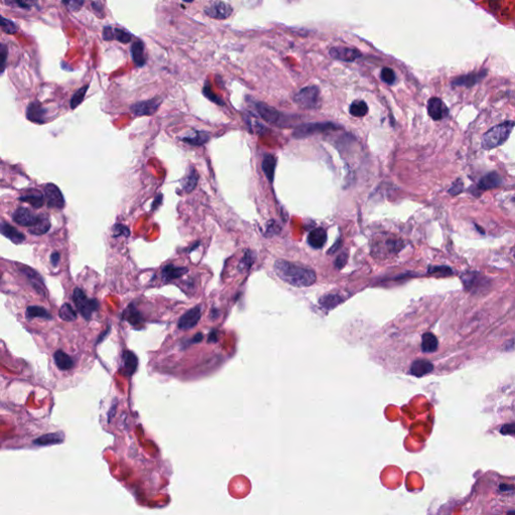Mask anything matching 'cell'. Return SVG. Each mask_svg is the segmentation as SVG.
<instances>
[{"label": "cell", "instance_id": "6da1fadb", "mask_svg": "<svg viewBox=\"0 0 515 515\" xmlns=\"http://www.w3.org/2000/svg\"><path fill=\"white\" fill-rule=\"evenodd\" d=\"M274 271L282 281L295 287H309L316 282V274L312 269L289 261L277 260Z\"/></svg>", "mask_w": 515, "mask_h": 515}, {"label": "cell", "instance_id": "7a4b0ae2", "mask_svg": "<svg viewBox=\"0 0 515 515\" xmlns=\"http://www.w3.org/2000/svg\"><path fill=\"white\" fill-rule=\"evenodd\" d=\"M515 122L513 121H505L503 123L495 125L489 129L482 137V148L485 150L494 149L504 144L509 138Z\"/></svg>", "mask_w": 515, "mask_h": 515}, {"label": "cell", "instance_id": "3957f363", "mask_svg": "<svg viewBox=\"0 0 515 515\" xmlns=\"http://www.w3.org/2000/svg\"><path fill=\"white\" fill-rule=\"evenodd\" d=\"M73 301L80 314L87 321L91 320L93 313L96 312L100 306L98 300L93 298H88L85 292L80 288H76L74 290Z\"/></svg>", "mask_w": 515, "mask_h": 515}, {"label": "cell", "instance_id": "277c9868", "mask_svg": "<svg viewBox=\"0 0 515 515\" xmlns=\"http://www.w3.org/2000/svg\"><path fill=\"white\" fill-rule=\"evenodd\" d=\"M294 102L303 109H317L320 106V91L316 86L301 89L294 96Z\"/></svg>", "mask_w": 515, "mask_h": 515}, {"label": "cell", "instance_id": "5b68a950", "mask_svg": "<svg viewBox=\"0 0 515 515\" xmlns=\"http://www.w3.org/2000/svg\"><path fill=\"white\" fill-rule=\"evenodd\" d=\"M340 129L339 126H337L334 123L330 122H323V123H311V124H304L299 126L297 129H295L293 136L295 138H305L308 136H312L317 133L322 132H328L332 130H337Z\"/></svg>", "mask_w": 515, "mask_h": 515}, {"label": "cell", "instance_id": "8992f818", "mask_svg": "<svg viewBox=\"0 0 515 515\" xmlns=\"http://www.w3.org/2000/svg\"><path fill=\"white\" fill-rule=\"evenodd\" d=\"M502 185V178L497 172H489L486 175L480 178L478 184L475 186V187H471L470 192H472L473 195L479 196L481 192L486 191L489 189H493L496 187H499Z\"/></svg>", "mask_w": 515, "mask_h": 515}, {"label": "cell", "instance_id": "52a82bcc", "mask_svg": "<svg viewBox=\"0 0 515 515\" xmlns=\"http://www.w3.org/2000/svg\"><path fill=\"white\" fill-rule=\"evenodd\" d=\"M256 109L259 115L270 124H274L276 126H281L286 124V117L276 110L265 103H257Z\"/></svg>", "mask_w": 515, "mask_h": 515}, {"label": "cell", "instance_id": "ba28073f", "mask_svg": "<svg viewBox=\"0 0 515 515\" xmlns=\"http://www.w3.org/2000/svg\"><path fill=\"white\" fill-rule=\"evenodd\" d=\"M16 265L18 266V270L27 278V280L30 282V284H32V286L38 292V294H40L44 298H46L47 289L45 286V282L39 273L36 270L29 268L25 265H21V264H16Z\"/></svg>", "mask_w": 515, "mask_h": 515}, {"label": "cell", "instance_id": "9c48e42d", "mask_svg": "<svg viewBox=\"0 0 515 515\" xmlns=\"http://www.w3.org/2000/svg\"><path fill=\"white\" fill-rule=\"evenodd\" d=\"M40 218H41V215H37L34 213V211H32L28 208H25V207H18L12 214V220L14 223H16L17 225H19L21 227H25V228H29V229H32L33 227H35L38 224V222L40 221Z\"/></svg>", "mask_w": 515, "mask_h": 515}, {"label": "cell", "instance_id": "30bf717a", "mask_svg": "<svg viewBox=\"0 0 515 515\" xmlns=\"http://www.w3.org/2000/svg\"><path fill=\"white\" fill-rule=\"evenodd\" d=\"M461 280L466 291L477 292L482 290L487 284V279L478 272H465L461 275Z\"/></svg>", "mask_w": 515, "mask_h": 515}, {"label": "cell", "instance_id": "8fae6325", "mask_svg": "<svg viewBox=\"0 0 515 515\" xmlns=\"http://www.w3.org/2000/svg\"><path fill=\"white\" fill-rule=\"evenodd\" d=\"M403 244L401 243V240L399 239H396V238H385V239H378L376 240L375 243L374 244V250L375 252V254H378L379 256H384V255H388V254H395V253H398L401 251V249L403 248Z\"/></svg>", "mask_w": 515, "mask_h": 515}, {"label": "cell", "instance_id": "7c38bea8", "mask_svg": "<svg viewBox=\"0 0 515 515\" xmlns=\"http://www.w3.org/2000/svg\"><path fill=\"white\" fill-rule=\"evenodd\" d=\"M45 196L47 206L50 208H63L65 206V197L60 189L53 184H47L45 187Z\"/></svg>", "mask_w": 515, "mask_h": 515}, {"label": "cell", "instance_id": "4fadbf2b", "mask_svg": "<svg viewBox=\"0 0 515 515\" xmlns=\"http://www.w3.org/2000/svg\"><path fill=\"white\" fill-rule=\"evenodd\" d=\"M161 102L160 98L137 102L130 107V110L136 116H151L157 111Z\"/></svg>", "mask_w": 515, "mask_h": 515}, {"label": "cell", "instance_id": "5bb4252c", "mask_svg": "<svg viewBox=\"0 0 515 515\" xmlns=\"http://www.w3.org/2000/svg\"><path fill=\"white\" fill-rule=\"evenodd\" d=\"M487 76V70H481L479 72H472L454 79L451 83L453 87H466L471 88L481 82Z\"/></svg>", "mask_w": 515, "mask_h": 515}, {"label": "cell", "instance_id": "9a60e30c", "mask_svg": "<svg viewBox=\"0 0 515 515\" xmlns=\"http://www.w3.org/2000/svg\"><path fill=\"white\" fill-rule=\"evenodd\" d=\"M201 317V306L197 305L187 311L180 317L177 327L180 330H189L195 327Z\"/></svg>", "mask_w": 515, "mask_h": 515}, {"label": "cell", "instance_id": "2e32d148", "mask_svg": "<svg viewBox=\"0 0 515 515\" xmlns=\"http://www.w3.org/2000/svg\"><path fill=\"white\" fill-rule=\"evenodd\" d=\"M427 110L429 116L434 121L443 120L449 115V109L446 106V104L440 98L436 97H433L428 101Z\"/></svg>", "mask_w": 515, "mask_h": 515}, {"label": "cell", "instance_id": "e0dca14e", "mask_svg": "<svg viewBox=\"0 0 515 515\" xmlns=\"http://www.w3.org/2000/svg\"><path fill=\"white\" fill-rule=\"evenodd\" d=\"M206 15L217 19H226L233 13V7L224 1H217L204 9Z\"/></svg>", "mask_w": 515, "mask_h": 515}, {"label": "cell", "instance_id": "ac0fdd59", "mask_svg": "<svg viewBox=\"0 0 515 515\" xmlns=\"http://www.w3.org/2000/svg\"><path fill=\"white\" fill-rule=\"evenodd\" d=\"M138 368V357L133 351H124L122 355V367L120 373L125 376H132Z\"/></svg>", "mask_w": 515, "mask_h": 515}, {"label": "cell", "instance_id": "d6986e66", "mask_svg": "<svg viewBox=\"0 0 515 515\" xmlns=\"http://www.w3.org/2000/svg\"><path fill=\"white\" fill-rule=\"evenodd\" d=\"M329 53L333 58L343 60V62H353V60L361 56V52L358 49L340 47H332L329 50Z\"/></svg>", "mask_w": 515, "mask_h": 515}, {"label": "cell", "instance_id": "ffe728a7", "mask_svg": "<svg viewBox=\"0 0 515 515\" xmlns=\"http://www.w3.org/2000/svg\"><path fill=\"white\" fill-rule=\"evenodd\" d=\"M47 110L42 106L38 101L32 102L26 109V118L37 124H44L46 122V114Z\"/></svg>", "mask_w": 515, "mask_h": 515}, {"label": "cell", "instance_id": "44dd1931", "mask_svg": "<svg viewBox=\"0 0 515 515\" xmlns=\"http://www.w3.org/2000/svg\"><path fill=\"white\" fill-rule=\"evenodd\" d=\"M433 370H434V366L431 361L421 358V359H416L411 363L410 369H409V374L414 376H417V377H421L428 374H431L433 372Z\"/></svg>", "mask_w": 515, "mask_h": 515}, {"label": "cell", "instance_id": "7402d4cb", "mask_svg": "<svg viewBox=\"0 0 515 515\" xmlns=\"http://www.w3.org/2000/svg\"><path fill=\"white\" fill-rule=\"evenodd\" d=\"M188 268L187 267H178L173 264H168L164 266L161 270V278L164 282H170L175 279L183 277L187 274Z\"/></svg>", "mask_w": 515, "mask_h": 515}, {"label": "cell", "instance_id": "603a6c76", "mask_svg": "<svg viewBox=\"0 0 515 515\" xmlns=\"http://www.w3.org/2000/svg\"><path fill=\"white\" fill-rule=\"evenodd\" d=\"M0 232H1V234L5 237H7L15 245H19L25 240V235L22 233H20L15 228H13L11 225H9L5 222H2L1 225H0Z\"/></svg>", "mask_w": 515, "mask_h": 515}, {"label": "cell", "instance_id": "cb8c5ba5", "mask_svg": "<svg viewBox=\"0 0 515 515\" xmlns=\"http://www.w3.org/2000/svg\"><path fill=\"white\" fill-rule=\"evenodd\" d=\"M53 360L59 371H70L74 368V359L62 349H57L53 353Z\"/></svg>", "mask_w": 515, "mask_h": 515}, {"label": "cell", "instance_id": "d4e9b609", "mask_svg": "<svg viewBox=\"0 0 515 515\" xmlns=\"http://www.w3.org/2000/svg\"><path fill=\"white\" fill-rule=\"evenodd\" d=\"M327 240V233L324 229L319 228L310 232L308 234V244L313 249H321Z\"/></svg>", "mask_w": 515, "mask_h": 515}, {"label": "cell", "instance_id": "484cf974", "mask_svg": "<svg viewBox=\"0 0 515 515\" xmlns=\"http://www.w3.org/2000/svg\"><path fill=\"white\" fill-rule=\"evenodd\" d=\"M438 338L432 332H425L421 335V350L423 353H433L438 349Z\"/></svg>", "mask_w": 515, "mask_h": 515}, {"label": "cell", "instance_id": "4316f807", "mask_svg": "<svg viewBox=\"0 0 515 515\" xmlns=\"http://www.w3.org/2000/svg\"><path fill=\"white\" fill-rule=\"evenodd\" d=\"M131 55L134 64L138 68H142L146 64L145 56V46L141 41L135 42L131 47Z\"/></svg>", "mask_w": 515, "mask_h": 515}, {"label": "cell", "instance_id": "83f0119b", "mask_svg": "<svg viewBox=\"0 0 515 515\" xmlns=\"http://www.w3.org/2000/svg\"><path fill=\"white\" fill-rule=\"evenodd\" d=\"M64 441L65 435L63 433H50L39 437L33 443L37 446H51L56 444H62Z\"/></svg>", "mask_w": 515, "mask_h": 515}, {"label": "cell", "instance_id": "f1b7e54d", "mask_svg": "<svg viewBox=\"0 0 515 515\" xmlns=\"http://www.w3.org/2000/svg\"><path fill=\"white\" fill-rule=\"evenodd\" d=\"M18 200L27 202L32 206H34L35 208H41L45 204L46 196H44L43 193L38 190H33V191L28 192L27 194H24V195L18 197Z\"/></svg>", "mask_w": 515, "mask_h": 515}, {"label": "cell", "instance_id": "f546056e", "mask_svg": "<svg viewBox=\"0 0 515 515\" xmlns=\"http://www.w3.org/2000/svg\"><path fill=\"white\" fill-rule=\"evenodd\" d=\"M276 164H277V160H276V158L274 156L271 155V154H266L265 155V157L263 159V162H262V168H263V171H264L266 177L268 178V180L270 181V183H272V181L274 180Z\"/></svg>", "mask_w": 515, "mask_h": 515}, {"label": "cell", "instance_id": "4dcf8cb0", "mask_svg": "<svg viewBox=\"0 0 515 515\" xmlns=\"http://www.w3.org/2000/svg\"><path fill=\"white\" fill-rule=\"evenodd\" d=\"M210 136L205 131H194L192 134H189L184 138H181L185 143H187L192 146H201L205 144L209 140Z\"/></svg>", "mask_w": 515, "mask_h": 515}, {"label": "cell", "instance_id": "1f68e13d", "mask_svg": "<svg viewBox=\"0 0 515 515\" xmlns=\"http://www.w3.org/2000/svg\"><path fill=\"white\" fill-rule=\"evenodd\" d=\"M50 227H51V224H50L49 217L44 213V214H41V218H40V221L38 222V224L35 227H33L32 229H29V233L34 235H43V234H46L49 231Z\"/></svg>", "mask_w": 515, "mask_h": 515}, {"label": "cell", "instance_id": "d6a6232c", "mask_svg": "<svg viewBox=\"0 0 515 515\" xmlns=\"http://www.w3.org/2000/svg\"><path fill=\"white\" fill-rule=\"evenodd\" d=\"M197 181H198V173L194 167H191L190 171L183 179V181H181V186H183L184 191L187 193H190L191 191H193L197 186Z\"/></svg>", "mask_w": 515, "mask_h": 515}, {"label": "cell", "instance_id": "836d02e7", "mask_svg": "<svg viewBox=\"0 0 515 515\" xmlns=\"http://www.w3.org/2000/svg\"><path fill=\"white\" fill-rule=\"evenodd\" d=\"M25 316L27 319H34V318H43L46 320L52 319L51 314L46 308H44L42 306H38V305L27 307Z\"/></svg>", "mask_w": 515, "mask_h": 515}, {"label": "cell", "instance_id": "e575fe53", "mask_svg": "<svg viewBox=\"0 0 515 515\" xmlns=\"http://www.w3.org/2000/svg\"><path fill=\"white\" fill-rule=\"evenodd\" d=\"M122 319L128 321L131 325H137L142 322V316L141 313L138 311L136 306L133 304L128 305V307L124 310L122 314Z\"/></svg>", "mask_w": 515, "mask_h": 515}, {"label": "cell", "instance_id": "d590c367", "mask_svg": "<svg viewBox=\"0 0 515 515\" xmlns=\"http://www.w3.org/2000/svg\"><path fill=\"white\" fill-rule=\"evenodd\" d=\"M4 3L12 8L28 10L38 5L39 0H4Z\"/></svg>", "mask_w": 515, "mask_h": 515}, {"label": "cell", "instance_id": "8d00e7d4", "mask_svg": "<svg viewBox=\"0 0 515 515\" xmlns=\"http://www.w3.org/2000/svg\"><path fill=\"white\" fill-rule=\"evenodd\" d=\"M58 316L60 319L67 321V322H73V321L77 320V317H78L77 312L75 311L73 306L71 304H69V303H65V304H63V306L59 308Z\"/></svg>", "mask_w": 515, "mask_h": 515}, {"label": "cell", "instance_id": "74e56055", "mask_svg": "<svg viewBox=\"0 0 515 515\" xmlns=\"http://www.w3.org/2000/svg\"><path fill=\"white\" fill-rule=\"evenodd\" d=\"M369 112L368 104L365 101L356 100L349 107V113L354 117H363Z\"/></svg>", "mask_w": 515, "mask_h": 515}, {"label": "cell", "instance_id": "f35d334b", "mask_svg": "<svg viewBox=\"0 0 515 515\" xmlns=\"http://www.w3.org/2000/svg\"><path fill=\"white\" fill-rule=\"evenodd\" d=\"M88 89H89V85H86V86L80 88V89L77 91V92L73 95V97H72V99H71V103H70V105H71V109L74 110V109H76L79 105H81V103H82V102L84 101V99H85V96H86V93H87Z\"/></svg>", "mask_w": 515, "mask_h": 515}, {"label": "cell", "instance_id": "ab89813d", "mask_svg": "<svg viewBox=\"0 0 515 515\" xmlns=\"http://www.w3.org/2000/svg\"><path fill=\"white\" fill-rule=\"evenodd\" d=\"M429 274L437 275L440 277H448L454 274L453 270L447 266H433L429 268Z\"/></svg>", "mask_w": 515, "mask_h": 515}, {"label": "cell", "instance_id": "60d3db41", "mask_svg": "<svg viewBox=\"0 0 515 515\" xmlns=\"http://www.w3.org/2000/svg\"><path fill=\"white\" fill-rule=\"evenodd\" d=\"M202 93H203V95H204V96H205L209 101L214 102V103H216V104H218V105H220V106H224V105H225V102H224V101H223L219 96H217V95L213 92V90H211L210 85H209L207 82L205 83V85H204V87H203Z\"/></svg>", "mask_w": 515, "mask_h": 515}, {"label": "cell", "instance_id": "b9f144b4", "mask_svg": "<svg viewBox=\"0 0 515 515\" xmlns=\"http://www.w3.org/2000/svg\"><path fill=\"white\" fill-rule=\"evenodd\" d=\"M0 24H1V29L5 34L14 35L18 32L17 24L12 20L5 18L4 16H1V22H0Z\"/></svg>", "mask_w": 515, "mask_h": 515}, {"label": "cell", "instance_id": "7bdbcfd3", "mask_svg": "<svg viewBox=\"0 0 515 515\" xmlns=\"http://www.w3.org/2000/svg\"><path fill=\"white\" fill-rule=\"evenodd\" d=\"M254 263V255L252 252L250 251H247L243 257V259L240 260L239 262V265H238V269L240 271H245V270H248L250 269V267L253 265Z\"/></svg>", "mask_w": 515, "mask_h": 515}, {"label": "cell", "instance_id": "ee69618b", "mask_svg": "<svg viewBox=\"0 0 515 515\" xmlns=\"http://www.w3.org/2000/svg\"><path fill=\"white\" fill-rule=\"evenodd\" d=\"M114 39H116L120 43L128 44V43L131 42L132 36L130 34L126 33L125 30H123V29L114 28Z\"/></svg>", "mask_w": 515, "mask_h": 515}, {"label": "cell", "instance_id": "f6af8a7d", "mask_svg": "<svg viewBox=\"0 0 515 515\" xmlns=\"http://www.w3.org/2000/svg\"><path fill=\"white\" fill-rule=\"evenodd\" d=\"M463 191H464V184H463L462 179L458 178L454 181L453 185L451 186V187L448 190V193L451 194L452 196H456V195L462 193Z\"/></svg>", "mask_w": 515, "mask_h": 515}, {"label": "cell", "instance_id": "bcb514c9", "mask_svg": "<svg viewBox=\"0 0 515 515\" xmlns=\"http://www.w3.org/2000/svg\"><path fill=\"white\" fill-rule=\"evenodd\" d=\"M380 77H381V80H382L384 83L388 84V85H392L393 83L396 82V79H397L395 72H393V71H392L391 69H389V68H384V69H382L381 74H380Z\"/></svg>", "mask_w": 515, "mask_h": 515}, {"label": "cell", "instance_id": "7dc6e473", "mask_svg": "<svg viewBox=\"0 0 515 515\" xmlns=\"http://www.w3.org/2000/svg\"><path fill=\"white\" fill-rule=\"evenodd\" d=\"M85 3V0H63V4L70 11H79Z\"/></svg>", "mask_w": 515, "mask_h": 515}, {"label": "cell", "instance_id": "c3c4849f", "mask_svg": "<svg viewBox=\"0 0 515 515\" xmlns=\"http://www.w3.org/2000/svg\"><path fill=\"white\" fill-rule=\"evenodd\" d=\"M120 235L128 237L130 235V231L127 227L121 225V224H117L113 227V236L118 237Z\"/></svg>", "mask_w": 515, "mask_h": 515}, {"label": "cell", "instance_id": "681fc988", "mask_svg": "<svg viewBox=\"0 0 515 515\" xmlns=\"http://www.w3.org/2000/svg\"><path fill=\"white\" fill-rule=\"evenodd\" d=\"M0 56H1V73H3L4 69H5V65H6V59L8 56L7 47L4 44L0 46Z\"/></svg>", "mask_w": 515, "mask_h": 515}, {"label": "cell", "instance_id": "f907efd6", "mask_svg": "<svg viewBox=\"0 0 515 515\" xmlns=\"http://www.w3.org/2000/svg\"><path fill=\"white\" fill-rule=\"evenodd\" d=\"M347 260H348V255H347L346 253H342V254H340V255L336 258L334 265H335V267H336L337 269H342V268L346 265Z\"/></svg>", "mask_w": 515, "mask_h": 515}, {"label": "cell", "instance_id": "816d5d0a", "mask_svg": "<svg viewBox=\"0 0 515 515\" xmlns=\"http://www.w3.org/2000/svg\"><path fill=\"white\" fill-rule=\"evenodd\" d=\"M500 432L503 435H515V423H508V425H504Z\"/></svg>", "mask_w": 515, "mask_h": 515}, {"label": "cell", "instance_id": "f5cc1de1", "mask_svg": "<svg viewBox=\"0 0 515 515\" xmlns=\"http://www.w3.org/2000/svg\"><path fill=\"white\" fill-rule=\"evenodd\" d=\"M103 38L105 41H108V42L112 41L114 39V29H112V27H110V26L105 27Z\"/></svg>", "mask_w": 515, "mask_h": 515}, {"label": "cell", "instance_id": "db71d44e", "mask_svg": "<svg viewBox=\"0 0 515 515\" xmlns=\"http://www.w3.org/2000/svg\"><path fill=\"white\" fill-rule=\"evenodd\" d=\"M59 260H60V255L59 253L57 252H53L51 255H50V263L53 267H56L59 263Z\"/></svg>", "mask_w": 515, "mask_h": 515}, {"label": "cell", "instance_id": "11a10c76", "mask_svg": "<svg viewBox=\"0 0 515 515\" xmlns=\"http://www.w3.org/2000/svg\"><path fill=\"white\" fill-rule=\"evenodd\" d=\"M92 6L94 7V10L96 11V13L98 15H100V17H103L104 15V12H103V8L101 6V4L97 1V2H92Z\"/></svg>", "mask_w": 515, "mask_h": 515}, {"label": "cell", "instance_id": "9f6ffc18", "mask_svg": "<svg viewBox=\"0 0 515 515\" xmlns=\"http://www.w3.org/2000/svg\"><path fill=\"white\" fill-rule=\"evenodd\" d=\"M162 199H163V195H162V194H159V195L154 199V201H153V203H152V207H151V209H152V210H155V209L160 205V203L162 202Z\"/></svg>", "mask_w": 515, "mask_h": 515}, {"label": "cell", "instance_id": "6f0895ef", "mask_svg": "<svg viewBox=\"0 0 515 515\" xmlns=\"http://www.w3.org/2000/svg\"><path fill=\"white\" fill-rule=\"evenodd\" d=\"M514 490V487L511 485H506V484H501L499 486L500 492H512Z\"/></svg>", "mask_w": 515, "mask_h": 515}, {"label": "cell", "instance_id": "680465c9", "mask_svg": "<svg viewBox=\"0 0 515 515\" xmlns=\"http://www.w3.org/2000/svg\"><path fill=\"white\" fill-rule=\"evenodd\" d=\"M340 245H341V240H340V239H338V240L336 241V243H335V245H333V247H332V248H331V249L329 250V252H328V253H329V254H333V253H335V252H336V251H337V250H338V249L340 248Z\"/></svg>", "mask_w": 515, "mask_h": 515}, {"label": "cell", "instance_id": "91938a15", "mask_svg": "<svg viewBox=\"0 0 515 515\" xmlns=\"http://www.w3.org/2000/svg\"><path fill=\"white\" fill-rule=\"evenodd\" d=\"M202 340V334L201 333H197V334L192 337V339L190 340V343H197V342H200Z\"/></svg>", "mask_w": 515, "mask_h": 515}, {"label": "cell", "instance_id": "94428289", "mask_svg": "<svg viewBox=\"0 0 515 515\" xmlns=\"http://www.w3.org/2000/svg\"><path fill=\"white\" fill-rule=\"evenodd\" d=\"M109 332H110V327H108V329H106V331H104V332L102 333V335H100V336H99V339H98L97 343H100L101 341H103V339H104V338L106 337V335L108 334V333H109Z\"/></svg>", "mask_w": 515, "mask_h": 515}, {"label": "cell", "instance_id": "6125c7cd", "mask_svg": "<svg viewBox=\"0 0 515 515\" xmlns=\"http://www.w3.org/2000/svg\"><path fill=\"white\" fill-rule=\"evenodd\" d=\"M199 245H200V243H199V241H196V243H195L194 245H192V247H191V248L189 249V253H190V252H192V251H194L195 249H197V248L199 247Z\"/></svg>", "mask_w": 515, "mask_h": 515}, {"label": "cell", "instance_id": "be15d7a7", "mask_svg": "<svg viewBox=\"0 0 515 515\" xmlns=\"http://www.w3.org/2000/svg\"><path fill=\"white\" fill-rule=\"evenodd\" d=\"M248 1L250 2V6H255L260 2V0H248Z\"/></svg>", "mask_w": 515, "mask_h": 515}, {"label": "cell", "instance_id": "e7e4bbea", "mask_svg": "<svg viewBox=\"0 0 515 515\" xmlns=\"http://www.w3.org/2000/svg\"><path fill=\"white\" fill-rule=\"evenodd\" d=\"M183 1H185V2H188V3H190V2H192V1H193V0H183Z\"/></svg>", "mask_w": 515, "mask_h": 515}]
</instances>
